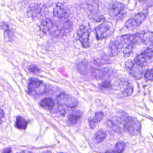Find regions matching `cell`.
Segmentation results:
<instances>
[{"instance_id": "1", "label": "cell", "mask_w": 153, "mask_h": 153, "mask_svg": "<svg viewBox=\"0 0 153 153\" xmlns=\"http://www.w3.org/2000/svg\"><path fill=\"white\" fill-rule=\"evenodd\" d=\"M131 43L136 44L134 34H126L118 36L110 45L111 55L112 56H116L127 45Z\"/></svg>"}, {"instance_id": "2", "label": "cell", "mask_w": 153, "mask_h": 153, "mask_svg": "<svg viewBox=\"0 0 153 153\" xmlns=\"http://www.w3.org/2000/svg\"><path fill=\"white\" fill-rule=\"evenodd\" d=\"M85 11L89 18L93 21L100 22L105 20V17L101 14L98 4L96 1L86 3L85 7Z\"/></svg>"}, {"instance_id": "3", "label": "cell", "mask_w": 153, "mask_h": 153, "mask_svg": "<svg viewBox=\"0 0 153 153\" xmlns=\"http://www.w3.org/2000/svg\"><path fill=\"white\" fill-rule=\"evenodd\" d=\"M109 15L112 19L120 20L126 14L125 5L121 2L114 1L111 3L108 7Z\"/></svg>"}, {"instance_id": "4", "label": "cell", "mask_w": 153, "mask_h": 153, "mask_svg": "<svg viewBox=\"0 0 153 153\" xmlns=\"http://www.w3.org/2000/svg\"><path fill=\"white\" fill-rule=\"evenodd\" d=\"M147 16L148 13L146 11L140 12L136 14L126 21L125 24V27L130 31L137 30L145 21Z\"/></svg>"}, {"instance_id": "5", "label": "cell", "mask_w": 153, "mask_h": 153, "mask_svg": "<svg viewBox=\"0 0 153 153\" xmlns=\"http://www.w3.org/2000/svg\"><path fill=\"white\" fill-rule=\"evenodd\" d=\"M124 131H128L131 135H137L140 132V124L136 118L127 116L122 122Z\"/></svg>"}, {"instance_id": "6", "label": "cell", "mask_w": 153, "mask_h": 153, "mask_svg": "<svg viewBox=\"0 0 153 153\" xmlns=\"http://www.w3.org/2000/svg\"><path fill=\"white\" fill-rule=\"evenodd\" d=\"M56 100L60 109L74 108L78 104L75 97L66 93H62L59 95L57 96Z\"/></svg>"}, {"instance_id": "7", "label": "cell", "mask_w": 153, "mask_h": 153, "mask_svg": "<svg viewBox=\"0 0 153 153\" xmlns=\"http://www.w3.org/2000/svg\"><path fill=\"white\" fill-rule=\"evenodd\" d=\"M114 32L112 26L110 23H102L95 28V33L97 40H102L110 37Z\"/></svg>"}, {"instance_id": "8", "label": "cell", "mask_w": 153, "mask_h": 153, "mask_svg": "<svg viewBox=\"0 0 153 153\" xmlns=\"http://www.w3.org/2000/svg\"><path fill=\"white\" fill-rule=\"evenodd\" d=\"M126 69L131 76L137 80L141 79L143 76V67L135 62L128 60L125 62Z\"/></svg>"}, {"instance_id": "9", "label": "cell", "mask_w": 153, "mask_h": 153, "mask_svg": "<svg viewBox=\"0 0 153 153\" xmlns=\"http://www.w3.org/2000/svg\"><path fill=\"white\" fill-rule=\"evenodd\" d=\"M91 33V27L89 24L82 25L78 30L79 40L84 48L89 47V36Z\"/></svg>"}, {"instance_id": "10", "label": "cell", "mask_w": 153, "mask_h": 153, "mask_svg": "<svg viewBox=\"0 0 153 153\" xmlns=\"http://www.w3.org/2000/svg\"><path fill=\"white\" fill-rule=\"evenodd\" d=\"M46 86L38 79L31 78L28 83V89L30 93L35 95L44 94L46 91Z\"/></svg>"}, {"instance_id": "11", "label": "cell", "mask_w": 153, "mask_h": 153, "mask_svg": "<svg viewBox=\"0 0 153 153\" xmlns=\"http://www.w3.org/2000/svg\"><path fill=\"white\" fill-rule=\"evenodd\" d=\"M153 55L152 48H148L145 51L137 56L134 62L142 67H145L152 63Z\"/></svg>"}, {"instance_id": "12", "label": "cell", "mask_w": 153, "mask_h": 153, "mask_svg": "<svg viewBox=\"0 0 153 153\" xmlns=\"http://www.w3.org/2000/svg\"><path fill=\"white\" fill-rule=\"evenodd\" d=\"M53 14L59 18L67 19L70 13L66 3H59L54 9Z\"/></svg>"}, {"instance_id": "13", "label": "cell", "mask_w": 153, "mask_h": 153, "mask_svg": "<svg viewBox=\"0 0 153 153\" xmlns=\"http://www.w3.org/2000/svg\"><path fill=\"white\" fill-rule=\"evenodd\" d=\"M137 43L140 42L145 45L153 43V33L149 31L142 32L136 33Z\"/></svg>"}, {"instance_id": "14", "label": "cell", "mask_w": 153, "mask_h": 153, "mask_svg": "<svg viewBox=\"0 0 153 153\" xmlns=\"http://www.w3.org/2000/svg\"><path fill=\"white\" fill-rule=\"evenodd\" d=\"M55 23L51 21L49 18H46L44 19L42 22V28L43 32L46 33L49 32L51 33V32L53 30L55 25Z\"/></svg>"}, {"instance_id": "15", "label": "cell", "mask_w": 153, "mask_h": 153, "mask_svg": "<svg viewBox=\"0 0 153 153\" xmlns=\"http://www.w3.org/2000/svg\"><path fill=\"white\" fill-rule=\"evenodd\" d=\"M108 127L109 128L117 132H120L123 129L122 128L120 123L118 122L117 120H109L106 122Z\"/></svg>"}, {"instance_id": "16", "label": "cell", "mask_w": 153, "mask_h": 153, "mask_svg": "<svg viewBox=\"0 0 153 153\" xmlns=\"http://www.w3.org/2000/svg\"><path fill=\"white\" fill-rule=\"evenodd\" d=\"M104 114L102 112H98L95 114L94 118L89 121V125L91 128L94 129L96 124L103 118Z\"/></svg>"}, {"instance_id": "17", "label": "cell", "mask_w": 153, "mask_h": 153, "mask_svg": "<svg viewBox=\"0 0 153 153\" xmlns=\"http://www.w3.org/2000/svg\"><path fill=\"white\" fill-rule=\"evenodd\" d=\"M41 106L46 110H51L54 106V102L52 99L50 97L44 98L40 102Z\"/></svg>"}, {"instance_id": "18", "label": "cell", "mask_w": 153, "mask_h": 153, "mask_svg": "<svg viewBox=\"0 0 153 153\" xmlns=\"http://www.w3.org/2000/svg\"><path fill=\"white\" fill-rule=\"evenodd\" d=\"M106 136L107 134L103 130H98L94 136L93 138L94 142L96 144L101 143L106 138Z\"/></svg>"}, {"instance_id": "19", "label": "cell", "mask_w": 153, "mask_h": 153, "mask_svg": "<svg viewBox=\"0 0 153 153\" xmlns=\"http://www.w3.org/2000/svg\"><path fill=\"white\" fill-rule=\"evenodd\" d=\"M126 145L123 142L116 143L115 148L113 150H108L105 153H123L125 149Z\"/></svg>"}, {"instance_id": "20", "label": "cell", "mask_w": 153, "mask_h": 153, "mask_svg": "<svg viewBox=\"0 0 153 153\" xmlns=\"http://www.w3.org/2000/svg\"><path fill=\"white\" fill-rule=\"evenodd\" d=\"M27 125V121L24 117L18 116L17 118L16 121V126L19 129H25Z\"/></svg>"}, {"instance_id": "21", "label": "cell", "mask_w": 153, "mask_h": 153, "mask_svg": "<svg viewBox=\"0 0 153 153\" xmlns=\"http://www.w3.org/2000/svg\"><path fill=\"white\" fill-rule=\"evenodd\" d=\"M134 45H135L134 44L131 43L128 44L124 47L123 51V53L124 55V58H128L131 55Z\"/></svg>"}, {"instance_id": "22", "label": "cell", "mask_w": 153, "mask_h": 153, "mask_svg": "<svg viewBox=\"0 0 153 153\" xmlns=\"http://www.w3.org/2000/svg\"><path fill=\"white\" fill-rule=\"evenodd\" d=\"M91 72L92 76L97 79L102 78L105 75V71L103 70L96 68H92Z\"/></svg>"}, {"instance_id": "23", "label": "cell", "mask_w": 153, "mask_h": 153, "mask_svg": "<svg viewBox=\"0 0 153 153\" xmlns=\"http://www.w3.org/2000/svg\"><path fill=\"white\" fill-rule=\"evenodd\" d=\"M29 10L28 11V15L30 16H33V15L39 14L42 10V8H40V5H34L33 7H29Z\"/></svg>"}, {"instance_id": "24", "label": "cell", "mask_w": 153, "mask_h": 153, "mask_svg": "<svg viewBox=\"0 0 153 153\" xmlns=\"http://www.w3.org/2000/svg\"><path fill=\"white\" fill-rule=\"evenodd\" d=\"M4 41L6 42H11L14 39V33L10 29L6 30L4 33Z\"/></svg>"}, {"instance_id": "25", "label": "cell", "mask_w": 153, "mask_h": 153, "mask_svg": "<svg viewBox=\"0 0 153 153\" xmlns=\"http://www.w3.org/2000/svg\"><path fill=\"white\" fill-rule=\"evenodd\" d=\"M81 113H75V114H71L69 116L68 120L70 123L71 124H76L79 118L81 117Z\"/></svg>"}, {"instance_id": "26", "label": "cell", "mask_w": 153, "mask_h": 153, "mask_svg": "<svg viewBox=\"0 0 153 153\" xmlns=\"http://www.w3.org/2000/svg\"><path fill=\"white\" fill-rule=\"evenodd\" d=\"M133 92V88L131 86H129L126 88L122 93L124 96L128 97L131 95Z\"/></svg>"}, {"instance_id": "27", "label": "cell", "mask_w": 153, "mask_h": 153, "mask_svg": "<svg viewBox=\"0 0 153 153\" xmlns=\"http://www.w3.org/2000/svg\"><path fill=\"white\" fill-rule=\"evenodd\" d=\"M145 78L149 81H153V69L148 70L145 72Z\"/></svg>"}, {"instance_id": "28", "label": "cell", "mask_w": 153, "mask_h": 153, "mask_svg": "<svg viewBox=\"0 0 153 153\" xmlns=\"http://www.w3.org/2000/svg\"><path fill=\"white\" fill-rule=\"evenodd\" d=\"M99 86L101 88L108 89L111 88V82L109 80H105L102 82Z\"/></svg>"}, {"instance_id": "29", "label": "cell", "mask_w": 153, "mask_h": 153, "mask_svg": "<svg viewBox=\"0 0 153 153\" xmlns=\"http://www.w3.org/2000/svg\"><path fill=\"white\" fill-rule=\"evenodd\" d=\"M28 69L29 71L35 74H36L40 72V70L39 69V68H37V67L34 65H30L28 68Z\"/></svg>"}, {"instance_id": "30", "label": "cell", "mask_w": 153, "mask_h": 153, "mask_svg": "<svg viewBox=\"0 0 153 153\" xmlns=\"http://www.w3.org/2000/svg\"><path fill=\"white\" fill-rule=\"evenodd\" d=\"M4 118V112L3 110L0 109V124H1L3 121Z\"/></svg>"}, {"instance_id": "31", "label": "cell", "mask_w": 153, "mask_h": 153, "mask_svg": "<svg viewBox=\"0 0 153 153\" xmlns=\"http://www.w3.org/2000/svg\"><path fill=\"white\" fill-rule=\"evenodd\" d=\"M18 153H33L31 151L29 150H24V151H21V152H18Z\"/></svg>"}, {"instance_id": "32", "label": "cell", "mask_w": 153, "mask_h": 153, "mask_svg": "<svg viewBox=\"0 0 153 153\" xmlns=\"http://www.w3.org/2000/svg\"><path fill=\"white\" fill-rule=\"evenodd\" d=\"M10 148L6 149L5 150H4L3 153H10Z\"/></svg>"}, {"instance_id": "33", "label": "cell", "mask_w": 153, "mask_h": 153, "mask_svg": "<svg viewBox=\"0 0 153 153\" xmlns=\"http://www.w3.org/2000/svg\"><path fill=\"white\" fill-rule=\"evenodd\" d=\"M43 153H51V151H49V150H47V151H45Z\"/></svg>"}, {"instance_id": "34", "label": "cell", "mask_w": 153, "mask_h": 153, "mask_svg": "<svg viewBox=\"0 0 153 153\" xmlns=\"http://www.w3.org/2000/svg\"></svg>"}]
</instances>
